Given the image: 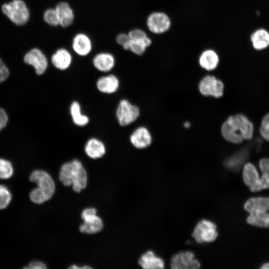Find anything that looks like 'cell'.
Listing matches in <instances>:
<instances>
[{
  "label": "cell",
  "mask_w": 269,
  "mask_h": 269,
  "mask_svg": "<svg viewBox=\"0 0 269 269\" xmlns=\"http://www.w3.org/2000/svg\"><path fill=\"white\" fill-rule=\"evenodd\" d=\"M254 127L247 117L241 114L229 117L221 127L223 137L228 141L239 144L250 140L253 135Z\"/></svg>",
  "instance_id": "6da1fadb"
},
{
  "label": "cell",
  "mask_w": 269,
  "mask_h": 269,
  "mask_svg": "<svg viewBox=\"0 0 269 269\" xmlns=\"http://www.w3.org/2000/svg\"><path fill=\"white\" fill-rule=\"evenodd\" d=\"M59 178L66 186L72 185L75 192H80L87 185L88 175L82 163L77 159L63 164L60 169Z\"/></svg>",
  "instance_id": "7a4b0ae2"
},
{
  "label": "cell",
  "mask_w": 269,
  "mask_h": 269,
  "mask_svg": "<svg viewBox=\"0 0 269 269\" xmlns=\"http://www.w3.org/2000/svg\"><path fill=\"white\" fill-rule=\"evenodd\" d=\"M29 180L37 186L29 193L32 202L41 204L52 198L55 193V184L49 173L43 170H34L30 175Z\"/></svg>",
  "instance_id": "3957f363"
},
{
  "label": "cell",
  "mask_w": 269,
  "mask_h": 269,
  "mask_svg": "<svg viewBox=\"0 0 269 269\" xmlns=\"http://www.w3.org/2000/svg\"><path fill=\"white\" fill-rule=\"evenodd\" d=\"M1 9L9 19L17 25L25 24L28 20L29 13L25 3L21 0L13 1L2 5Z\"/></svg>",
  "instance_id": "277c9868"
},
{
  "label": "cell",
  "mask_w": 269,
  "mask_h": 269,
  "mask_svg": "<svg viewBox=\"0 0 269 269\" xmlns=\"http://www.w3.org/2000/svg\"><path fill=\"white\" fill-rule=\"evenodd\" d=\"M218 235L216 224L207 219H203L198 222L192 234L196 242L200 244L215 241Z\"/></svg>",
  "instance_id": "5b68a950"
},
{
  "label": "cell",
  "mask_w": 269,
  "mask_h": 269,
  "mask_svg": "<svg viewBox=\"0 0 269 269\" xmlns=\"http://www.w3.org/2000/svg\"><path fill=\"white\" fill-rule=\"evenodd\" d=\"M83 224L79 227L81 232L94 234L100 232L104 227L103 221L97 215V210L94 208L85 209L81 213Z\"/></svg>",
  "instance_id": "8992f818"
},
{
  "label": "cell",
  "mask_w": 269,
  "mask_h": 269,
  "mask_svg": "<svg viewBox=\"0 0 269 269\" xmlns=\"http://www.w3.org/2000/svg\"><path fill=\"white\" fill-rule=\"evenodd\" d=\"M139 115L138 108L131 104L128 100L120 101L116 111V116L119 124L127 126L135 121Z\"/></svg>",
  "instance_id": "52a82bcc"
},
{
  "label": "cell",
  "mask_w": 269,
  "mask_h": 269,
  "mask_svg": "<svg viewBox=\"0 0 269 269\" xmlns=\"http://www.w3.org/2000/svg\"><path fill=\"white\" fill-rule=\"evenodd\" d=\"M171 24L169 17L163 12H153L147 18V26L149 31L154 34H162L167 31Z\"/></svg>",
  "instance_id": "ba28073f"
},
{
  "label": "cell",
  "mask_w": 269,
  "mask_h": 269,
  "mask_svg": "<svg viewBox=\"0 0 269 269\" xmlns=\"http://www.w3.org/2000/svg\"><path fill=\"white\" fill-rule=\"evenodd\" d=\"M170 267L173 269H195L200 264L191 251H181L174 254L170 261Z\"/></svg>",
  "instance_id": "9c48e42d"
},
{
  "label": "cell",
  "mask_w": 269,
  "mask_h": 269,
  "mask_svg": "<svg viewBox=\"0 0 269 269\" xmlns=\"http://www.w3.org/2000/svg\"><path fill=\"white\" fill-rule=\"evenodd\" d=\"M199 89L204 96L219 98L223 96L224 85L221 80L215 77L207 75L200 81Z\"/></svg>",
  "instance_id": "30bf717a"
},
{
  "label": "cell",
  "mask_w": 269,
  "mask_h": 269,
  "mask_svg": "<svg viewBox=\"0 0 269 269\" xmlns=\"http://www.w3.org/2000/svg\"><path fill=\"white\" fill-rule=\"evenodd\" d=\"M24 61L27 64L32 66L37 74L39 75L45 72L48 65L46 56L37 48H33L27 53Z\"/></svg>",
  "instance_id": "8fae6325"
},
{
  "label": "cell",
  "mask_w": 269,
  "mask_h": 269,
  "mask_svg": "<svg viewBox=\"0 0 269 269\" xmlns=\"http://www.w3.org/2000/svg\"><path fill=\"white\" fill-rule=\"evenodd\" d=\"M243 178L251 191L257 192L263 190L258 172L253 164H245L243 171Z\"/></svg>",
  "instance_id": "7c38bea8"
},
{
  "label": "cell",
  "mask_w": 269,
  "mask_h": 269,
  "mask_svg": "<svg viewBox=\"0 0 269 269\" xmlns=\"http://www.w3.org/2000/svg\"><path fill=\"white\" fill-rule=\"evenodd\" d=\"M72 47L74 51L78 55L85 56L89 54L92 49V41L86 34L79 33L73 38Z\"/></svg>",
  "instance_id": "4fadbf2b"
},
{
  "label": "cell",
  "mask_w": 269,
  "mask_h": 269,
  "mask_svg": "<svg viewBox=\"0 0 269 269\" xmlns=\"http://www.w3.org/2000/svg\"><path fill=\"white\" fill-rule=\"evenodd\" d=\"M59 20V25L63 27L70 26L74 19V13L70 5L65 1L59 2L55 7Z\"/></svg>",
  "instance_id": "5bb4252c"
},
{
  "label": "cell",
  "mask_w": 269,
  "mask_h": 269,
  "mask_svg": "<svg viewBox=\"0 0 269 269\" xmlns=\"http://www.w3.org/2000/svg\"><path fill=\"white\" fill-rule=\"evenodd\" d=\"M133 145L137 148H144L151 143V136L147 129L141 127L136 129L130 136Z\"/></svg>",
  "instance_id": "9a60e30c"
},
{
  "label": "cell",
  "mask_w": 269,
  "mask_h": 269,
  "mask_svg": "<svg viewBox=\"0 0 269 269\" xmlns=\"http://www.w3.org/2000/svg\"><path fill=\"white\" fill-rule=\"evenodd\" d=\"M244 209L250 214L267 212L269 210V197H253L244 204Z\"/></svg>",
  "instance_id": "2e32d148"
},
{
  "label": "cell",
  "mask_w": 269,
  "mask_h": 269,
  "mask_svg": "<svg viewBox=\"0 0 269 269\" xmlns=\"http://www.w3.org/2000/svg\"><path fill=\"white\" fill-rule=\"evenodd\" d=\"M138 264L145 269H159L164 267L163 259L157 256L151 251L143 254L138 260Z\"/></svg>",
  "instance_id": "e0dca14e"
},
{
  "label": "cell",
  "mask_w": 269,
  "mask_h": 269,
  "mask_svg": "<svg viewBox=\"0 0 269 269\" xmlns=\"http://www.w3.org/2000/svg\"><path fill=\"white\" fill-rule=\"evenodd\" d=\"M219 63V57L216 52L212 49L203 51L199 58L200 66L207 71L215 69Z\"/></svg>",
  "instance_id": "ac0fdd59"
},
{
  "label": "cell",
  "mask_w": 269,
  "mask_h": 269,
  "mask_svg": "<svg viewBox=\"0 0 269 269\" xmlns=\"http://www.w3.org/2000/svg\"><path fill=\"white\" fill-rule=\"evenodd\" d=\"M115 60L112 54L108 52H101L96 55L93 63L95 67L102 72H108L115 65Z\"/></svg>",
  "instance_id": "d6986e66"
},
{
  "label": "cell",
  "mask_w": 269,
  "mask_h": 269,
  "mask_svg": "<svg viewBox=\"0 0 269 269\" xmlns=\"http://www.w3.org/2000/svg\"><path fill=\"white\" fill-rule=\"evenodd\" d=\"M72 57L70 52L65 48H60L52 55L51 62L53 65L60 70L67 69L71 64Z\"/></svg>",
  "instance_id": "ffe728a7"
},
{
  "label": "cell",
  "mask_w": 269,
  "mask_h": 269,
  "mask_svg": "<svg viewBox=\"0 0 269 269\" xmlns=\"http://www.w3.org/2000/svg\"><path fill=\"white\" fill-rule=\"evenodd\" d=\"M119 82L114 75L100 77L97 82V87L101 92L111 94L115 92L119 88Z\"/></svg>",
  "instance_id": "44dd1931"
},
{
  "label": "cell",
  "mask_w": 269,
  "mask_h": 269,
  "mask_svg": "<svg viewBox=\"0 0 269 269\" xmlns=\"http://www.w3.org/2000/svg\"><path fill=\"white\" fill-rule=\"evenodd\" d=\"M250 38L253 47L256 50H264L269 46V32L264 28L255 30Z\"/></svg>",
  "instance_id": "7402d4cb"
},
{
  "label": "cell",
  "mask_w": 269,
  "mask_h": 269,
  "mask_svg": "<svg viewBox=\"0 0 269 269\" xmlns=\"http://www.w3.org/2000/svg\"><path fill=\"white\" fill-rule=\"evenodd\" d=\"M87 155L91 158L97 159L102 157L105 153L106 148L102 142L92 138L88 140L85 146Z\"/></svg>",
  "instance_id": "603a6c76"
},
{
  "label": "cell",
  "mask_w": 269,
  "mask_h": 269,
  "mask_svg": "<svg viewBox=\"0 0 269 269\" xmlns=\"http://www.w3.org/2000/svg\"><path fill=\"white\" fill-rule=\"evenodd\" d=\"M151 44V40L148 36L131 39L129 44L128 50L135 54L141 55L143 54L146 48Z\"/></svg>",
  "instance_id": "cb8c5ba5"
},
{
  "label": "cell",
  "mask_w": 269,
  "mask_h": 269,
  "mask_svg": "<svg viewBox=\"0 0 269 269\" xmlns=\"http://www.w3.org/2000/svg\"><path fill=\"white\" fill-rule=\"evenodd\" d=\"M247 222L253 226L269 227V213L267 212L256 214H250L247 218Z\"/></svg>",
  "instance_id": "d4e9b609"
},
{
  "label": "cell",
  "mask_w": 269,
  "mask_h": 269,
  "mask_svg": "<svg viewBox=\"0 0 269 269\" xmlns=\"http://www.w3.org/2000/svg\"><path fill=\"white\" fill-rule=\"evenodd\" d=\"M248 154L247 150L239 151L227 159L225 165L230 170L234 171L238 170L245 161Z\"/></svg>",
  "instance_id": "484cf974"
},
{
  "label": "cell",
  "mask_w": 269,
  "mask_h": 269,
  "mask_svg": "<svg viewBox=\"0 0 269 269\" xmlns=\"http://www.w3.org/2000/svg\"><path fill=\"white\" fill-rule=\"evenodd\" d=\"M70 113L74 124L79 126H84L89 122L88 118L82 115L81 108L79 104L76 102H73L70 106Z\"/></svg>",
  "instance_id": "4316f807"
},
{
  "label": "cell",
  "mask_w": 269,
  "mask_h": 269,
  "mask_svg": "<svg viewBox=\"0 0 269 269\" xmlns=\"http://www.w3.org/2000/svg\"><path fill=\"white\" fill-rule=\"evenodd\" d=\"M259 165L262 171L260 180L263 189L269 188V159L264 158L259 161Z\"/></svg>",
  "instance_id": "83f0119b"
},
{
  "label": "cell",
  "mask_w": 269,
  "mask_h": 269,
  "mask_svg": "<svg viewBox=\"0 0 269 269\" xmlns=\"http://www.w3.org/2000/svg\"><path fill=\"white\" fill-rule=\"evenodd\" d=\"M13 173L12 165L9 161L0 158V179H6L11 177Z\"/></svg>",
  "instance_id": "f1b7e54d"
},
{
  "label": "cell",
  "mask_w": 269,
  "mask_h": 269,
  "mask_svg": "<svg viewBox=\"0 0 269 269\" xmlns=\"http://www.w3.org/2000/svg\"><path fill=\"white\" fill-rule=\"evenodd\" d=\"M11 198V194L8 188L4 185H0V209L6 208Z\"/></svg>",
  "instance_id": "f546056e"
},
{
  "label": "cell",
  "mask_w": 269,
  "mask_h": 269,
  "mask_svg": "<svg viewBox=\"0 0 269 269\" xmlns=\"http://www.w3.org/2000/svg\"><path fill=\"white\" fill-rule=\"evenodd\" d=\"M44 21L51 26H56L59 25L57 13L55 8L47 9L44 13Z\"/></svg>",
  "instance_id": "4dcf8cb0"
},
{
  "label": "cell",
  "mask_w": 269,
  "mask_h": 269,
  "mask_svg": "<svg viewBox=\"0 0 269 269\" xmlns=\"http://www.w3.org/2000/svg\"><path fill=\"white\" fill-rule=\"evenodd\" d=\"M260 132L262 137L269 141V113L263 118Z\"/></svg>",
  "instance_id": "1f68e13d"
},
{
  "label": "cell",
  "mask_w": 269,
  "mask_h": 269,
  "mask_svg": "<svg viewBox=\"0 0 269 269\" xmlns=\"http://www.w3.org/2000/svg\"><path fill=\"white\" fill-rule=\"evenodd\" d=\"M116 41L118 44L122 46L125 50H128L130 39L128 34L122 33L116 37Z\"/></svg>",
  "instance_id": "d6a6232c"
},
{
  "label": "cell",
  "mask_w": 269,
  "mask_h": 269,
  "mask_svg": "<svg viewBox=\"0 0 269 269\" xmlns=\"http://www.w3.org/2000/svg\"><path fill=\"white\" fill-rule=\"evenodd\" d=\"M128 34L131 39L144 37L147 36L144 31L139 28L131 30Z\"/></svg>",
  "instance_id": "836d02e7"
},
{
  "label": "cell",
  "mask_w": 269,
  "mask_h": 269,
  "mask_svg": "<svg viewBox=\"0 0 269 269\" xmlns=\"http://www.w3.org/2000/svg\"><path fill=\"white\" fill-rule=\"evenodd\" d=\"M9 76V71L0 58V83L5 81Z\"/></svg>",
  "instance_id": "e575fe53"
},
{
  "label": "cell",
  "mask_w": 269,
  "mask_h": 269,
  "mask_svg": "<svg viewBox=\"0 0 269 269\" xmlns=\"http://www.w3.org/2000/svg\"><path fill=\"white\" fill-rule=\"evenodd\" d=\"M7 120L6 112L3 109L0 108V131L5 127Z\"/></svg>",
  "instance_id": "d590c367"
},
{
  "label": "cell",
  "mask_w": 269,
  "mask_h": 269,
  "mask_svg": "<svg viewBox=\"0 0 269 269\" xmlns=\"http://www.w3.org/2000/svg\"><path fill=\"white\" fill-rule=\"evenodd\" d=\"M26 268L29 269H47V267L41 262L33 261L29 263Z\"/></svg>",
  "instance_id": "8d00e7d4"
},
{
  "label": "cell",
  "mask_w": 269,
  "mask_h": 269,
  "mask_svg": "<svg viewBox=\"0 0 269 269\" xmlns=\"http://www.w3.org/2000/svg\"><path fill=\"white\" fill-rule=\"evenodd\" d=\"M68 268L71 269H91L92 267L87 266V265L80 267V266H78L77 265H73L69 267Z\"/></svg>",
  "instance_id": "74e56055"
},
{
  "label": "cell",
  "mask_w": 269,
  "mask_h": 269,
  "mask_svg": "<svg viewBox=\"0 0 269 269\" xmlns=\"http://www.w3.org/2000/svg\"><path fill=\"white\" fill-rule=\"evenodd\" d=\"M261 269H269V263L264 264Z\"/></svg>",
  "instance_id": "f35d334b"
},
{
  "label": "cell",
  "mask_w": 269,
  "mask_h": 269,
  "mask_svg": "<svg viewBox=\"0 0 269 269\" xmlns=\"http://www.w3.org/2000/svg\"><path fill=\"white\" fill-rule=\"evenodd\" d=\"M190 126V124L188 122H186L184 124V127L186 128H188Z\"/></svg>",
  "instance_id": "ab89813d"
}]
</instances>
